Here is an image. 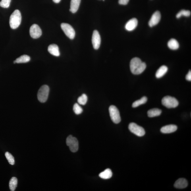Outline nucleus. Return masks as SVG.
Returning a JSON list of instances; mask_svg holds the SVG:
<instances>
[{"instance_id": "nucleus-1", "label": "nucleus", "mask_w": 191, "mask_h": 191, "mask_svg": "<svg viewBox=\"0 0 191 191\" xmlns=\"http://www.w3.org/2000/svg\"><path fill=\"white\" fill-rule=\"evenodd\" d=\"M146 68V64L138 57L132 59L130 63V68L132 73L135 75L142 73Z\"/></svg>"}, {"instance_id": "nucleus-2", "label": "nucleus", "mask_w": 191, "mask_h": 191, "mask_svg": "<svg viewBox=\"0 0 191 191\" xmlns=\"http://www.w3.org/2000/svg\"><path fill=\"white\" fill-rule=\"evenodd\" d=\"M22 16L19 10H15L10 16L9 24L10 28L15 29L19 26L21 23Z\"/></svg>"}, {"instance_id": "nucleus-3", "label": "nucleus", "mask_w": 191, "mask_h": 191, "mask_svg": "<svg viewBox=\"0 0 191 191\" xmlns=\"http://www.w3.org/2000/svg\"><path fill=\"white\" fill-rule=\"evenodd\" d=\"M49 90V87L47 85H44L39 89L37 97L40 102L44 103L47 101L48 97Z\"/></svg>"}, {"instance_id": "nucleus-4", "label": "nucleus", "mask_w": 191, "mask_h": 191, "mask_svg": "<svg viewBox=\"0 0 191 191\" xmlns=\"http://www.w3.org/2000/svg\"><path fill=\"white\" fill-rule=\"evenodd\" d=\"M162 103L164 106L168 108H176L179 104V102L177 99L169 96L163 97L162 100Z\"/></svg>"}, {"instance_id": "nucleus-5", "label": "nucleus", "mask_w": 191, "mask_h": 191, "mask_svg": "<svg viewBox=\"0 0 191 191\" xmlns=\"http://www.w3.org/2000/svg\"><path fill=\"white\" fill-rule=\"evenodd\" d=\"M109 111L112 121L115 124L119 123L121 119L119 112L117 107L115 105H111L109 108Z\"/></svg>"}, {"instance_id": "nucleus-6", "label": "nucleus", "mask_w": 191, "mask_h": 191, "mask_svg": "<svg viewBox=\"0 0 191 191\" xmlns=\"http://www.w3.org/2000/svg\"><path fill=\"white\" fill-rule=\"evenodd\" d=\"M66 144L69 147L70 151L72 152H76L78 150L79 143L77 139L72 135L68 137L66 139Z\"/></svg>"}, {"instance_id": "nucleus-7", "label": "nucleus", "mask_w": 191, "mask_h": 191, "mask_svg": "<svg viewBox=\"0 0 191 191\" xmlns=\"http://www.w3.org/2000/svg\"><path fill=\"white\" fill-rule=\"evenodd\" d=\"M128 128L132 133L138 136L142 137L145 134L144 128L134 122L130 124L128 126Z\"/></svg>"}, {"instance_id": "nucleus-8", "label": "nucleus", "mask_w": 191, "mask_h": 191, "mask_svg": "<svg viewBox=\"0 0 191 191\" xmlns=\"http://www.w3.org/2000/svg\"><path fill=\"white\" fill-rule=\"evenodd\" d=\"M61 28L64 33L70 39H73L75 36V31L70 24L66 23H62Z\"/></svg>"}, {"instance_id": "nucleus-9", "label": "nucleus", "mask_w": 191, "mask_h": 191, "mask_svg": "<svg viewBox=\"0 0 191 191\" xmlns=\"http://www.w3.org/2000/svg\"><path fill=\"white\" fill-rule=\"evenodd\" d=\"M30 34L32 38L37 39L39 38L42 35V31L38 25L34 24L30 28Z\"/></svg>"}, {"instance_id": "nucleus-10", "label": "nucleus", "mask_w": 191, "mask_h": 191, "mask_svg": "<svg viewBox=\"0 0 191 191\" xmlns=\"http://www.w3.org/2000/svg\"><path fill=\"white\" fill-rule=\"evenodd\" d=\"M92 42L94 49L95 50L98 49L101 45V38L98 31L97 30L93 31Z\"/></svg>"}, {"instance_id": "nucleus-11", "label": "nucleus", "mask_w": 191, "mask_h": 191, "mask_svg": "<svg viewBox=\"0 0 191 191\" xmlns=\"http://www.w3.org/2000/svg\"><path fill=\"white\" fill-rule=\"evenodd\" d=\"M161 18L160 12L158 11L155 12L149 20L148 23L149 26L153 27L156 25L160 21Z\"/></svg>"}, {"instance_id": "nucleus-12", "label": "nucleus", "mask_w": 191, "mask_h": 191, "mask_svg": "<svg viewBox=\"0 0 191 191\" xmlns=\"http://www.w3.org/2000/svg\"><path fill=\"white\" fill-rule=\"evenodd\" d=\"M138 20L136 18H132L127 22L125 28L126 30L131 31L134 30L138 25Z\"/></svg>"}, {"instance_id": "nucleus-13", "label": "nucleus", "mask_w": 191, "mask_h": 191, "mask_svg": "<svg viewBox=\"0 0 191 191\" xmlns=\"http://www.w3.org/2000/svg\"><path fill=\"white\" fill-rule=\"evenodd\" d=\"M177 129V126L174 125H169L163 127L161 129V132L163 134H170L176 131Z\"/></svg>"}, {"instance_id": "nucleus-14", "label": "nucleus", "mask_w": 191, "mask_h": 191, "mask_svg": "<svg viewBox=\"0 0 191 191\" xmlns=\"http://www.w3.org/2000/svg\"><path fill=\"white\" fill-rule=\"evenodd\" d=\"M188 183L185 178H180L176 180L174 183V187L177 189H184L186 187Z\"/></svg>"}, {"instance_id": "nucleus-15", "label": "nucleus", "mask_w": 191, "mask_h": 191, "mask_svg": "<svg viewBox=\"0 0 191 191\" xmlns=\"http://www.w3.org/2000/svg\"><path fill=\"white\" fill-rule=\"evenodd\" d=\"M48 51L51 54L55 57H59L60 55L59 48L57 45L52 44L50 45L48 47Z\"/></svg>"}, {"instance_id": "nucleus-16", "label": "nucleus", "mask_w": 191, "mask_h": 191, "mask_svg": "<svg viewBox=\"0 0 191 191\" xmlns=\"http://www.w3.org/2000/svg\"><path fill=\"white\" fill-rule=\"evenodd\" d=\"M81 0H71L70 11L75 13L78 11L80 5Z\"/></svg>"}, {"instance_id": "nucleus-17", "label": "nucleus", "mask_w": 191, "mask_h": 191, "mask_svg": "<svg viewBox=\"0 0 191 191\" xmlns=\"http://www.w3.org/2000/svg\"><path fill=\"white\" fill-rule=\"evenodd\" d=\"M168 70L167 66L164 65L161 66L159 69L157 70L155 76L157 78H160L163 77L167 73Z\"/></svg>"}, {"instance_id": "nucleus-18", "label": "nucleus", "mask_w": 191, "mask_h": 191, "mask_svg": "<svg viewBox=\"0 0 191 191\" xmlns=\"http://www.w3.org/2000/svg\"><path fill=\"white\" fill-rule=\"evenodd\" d=\"M167 45L170 49L173 50H176L179 47V43L176 39L173 38L170 39L168 41Z\"/></svg>"}, {"instance_id": "nucleus-19", "label": "nucleus", "mask_w": 191, "mask_h": 191, "mask_svg": "<svg viewBox=\"0 0 191 191\" xmlns=\"http://www.w3.org/2000/svg\"><path fill=\"white\" fill-rule=\"evenodd\" d=\"M99 177L103 179H108L112 176V172L111 169H108L99 174Z\"/></svg>"}, {"instance_id": "nucleus-20", "label": "nucleus", "mask_w": 191, "mask_h": 191, "mask_svg": "<svg viewBox=\"0 0 191 191\" xmlns=\"http://www.w3.org/2000/svg\"><path fill=\"white\" fill-rule=\"evenodd\" d=\"M161 110L158 108H154L149 110L147 114L149 117L152 118L159 116L161 115Z\"/></svg>"}, {"instance_id": "nucleus-21", "label": "nucleus", "mask_w": 191, "mask_h": 191, "mask_svg": "<svg viewBox=\"0 0 191 191\" xmlns=\"http://www.w3.org/2000/svg\"><path fill=\"white\" fill-rule=\"evenodd\" d=\"M31 58L29 56L27 55H23L17 58L15 60L16 63H26L30 61Z\"/></svg>"}, {"instance_id": "nucleus-22", "label": "nucleus", "mask_w": 191, "mask_h": 191, "mask_svg": "<svg viewBox=\"0 0 191 191\" xmlns=\"http://www.w3.org/2000/svg\"><path fill=\"white\" fill-rule=\"evenodd\" d=\"M18 184V180L15 177H12L10 180L9 186L10 190L14 191L17 187Z\"/></svg>"}, {"instance_id": "nucleus-23", "label": "nucleus", "mask_w": 191, "mask_h": 191, "mask_svg": "<svg viewBox=\"0 0 191 191\" xmlns=\"http://www.w3.org/2000/svg\"><path fill=\"white\" fill-rule=\"evenodd\" d=\"M147 99H148L146 97H143L141 99L136 101L133 103L132 107L133 108H136L141 105L144 104L146 103Z\"/></svg>"}, {"instance_id": "nucleus-24", "label": "nucleus", "mask_w": 191, "mask_h": 191, "mask_svg": "<svg viewBox=\"0 0 191 191\" xmlns=\"http://www.w3.org/2000/svg\"><path fill=\"white\" fill-rule=\"evenodd\" d=\"M191 15V12L189 10H182L178 12L176 15V17L177 18H179L181 17L182 16H185V17H189Z\"/></svg>"}, {"instance_id": "nucleus-25", "label": "nucleus", "mask_w": 191, "mask_h": 191, "mask_svg": "<svg viewBox=\"0 0 191 191\" xmlns=\"http://www.w3.org/2000/svg\"><path fill=\"white\" fill-rule=\"evenodd\" d=\"M88 101V97L86 94H83L81 96L79 97L78 99V102L81 105H86Z\"/></svg>"}, {"instance_id": "nucleus-26", "label": "nucleus", "mask_w": 191, "mask_h": 191, "mask_svg": "<svg viewBox=\"0 0 191 191\" xmlns=\"http://www.w3.org/2000/svg\"><path fill=\"white\" fill-rule=\"evenodd\" d=\"M5 156L8 160V162L11 165H14L15 164L14 158L11 154L7 152L5 153Z\"/></svg>"}, {"instance_id": "nucleus-27", "label": "nucleus", "mask_w": 191, "mask_h": 191, "mask_svg": "<svg viewBox=\"0 0 191 191\" xmlns=\"http://www.w3.org/2000/svg\"><path fill=\"white\" fill-rule=\"evenodd\" d=\"M73 111L77 115H80L82 113L83 110L82 108L78 103H75L73 106Z\"/></svg>"}, {"instance_id": "nucleus-28", "label": "nucleus", "mask_w": 191, "mask_h": 191, "mask_svg": "<svg viewBox=\"0 0 191 191\" xmlns=\"http://www.w3.org/2000/svg\"><path fill=\"white\" fill-rule=\"evenodd\" d=\"M11 0H2L0 2V6L1 7L7 8L9 7Z\"/></svg>"}, {"instance_id": "nucleus-29", "label": "nucleus", "mask_w": 191, "mask_h": 191, "mask_svg": "<svg viewBox=\"0 0 191 191\" xmlns=\"http://www.w3.org/2000/svg\"><path fill=\"white\" fill-rule=\"evenodd\" d=\"M129 0H119V3L120 5H127Z\"/></svg>"}, {"instance_id": "nucleus-30", "label": "nucleus", "mask_w": 191, "mask_h": 191, "mask_svg": "<svg viewBox=\"0 0 191 191\" xmlns=\"http://www.w3.org/2000/svg\"><path fill=\"white\" fill-rule=\"evenodd\" d=\"M186 80L189 81H191V70H190L189 72L186 75Z\"/></svg>"}, {"instance_id": "nucleus-31", "label": "nucleus", "mask_w": 191, "mask_h": 191, "mask_svg": "<svg viewBox=\"0 0 191 191\" xmlns=\"http://www.w3.org/2000/svg\"><path fill=\"white\" fill-rule=\"evenodd\" d=\"M61 1V0H53V1L54 2L56 3H59L60 2V1Z\"/></svg>"}]
</instances>
